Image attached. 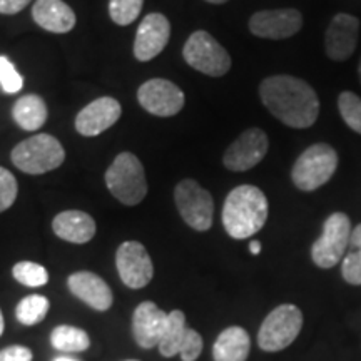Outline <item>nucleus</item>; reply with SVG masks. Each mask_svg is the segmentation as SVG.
Returning a JSON list of instances; mask_svg holds the SVG:
<instances>
[{
	"mask_svg": "<svg viewBox=\"0 0 361 361\" xmlns=\"http://www.w3.org/2000/svg\"><path fill=\"white\" fill-rule=\"evenodd\" d=\"M261 101L283 124L306 129L319 116V99L314 89L293 75H271L259 85Z\"/></svg>",
	"mask_w": 361,
	"mask_h": 361,
	"instance_id": "obj_1",
	"label": "nucleus"
},
{
	"mask_svg": "<svg viewBox=\"0 0 361 361\" xmlns=\"http://www.w3.org/2000/svg\"><path fill=\"white\" fill-rule=\"evenodd\" d=\"M268 219V200L259 188L251 184L234 188L228 194L223 207L226 233L234 239L255 236Z\"/></svg>",
	"mask_w": 361,
	"mask_h": 361,
	"instance_id": "obj_2",
	"label": "nucleus"
},
{
	"mask_svg": "<svg viewBox=\"0 0 361 361\" xmlns=\"http://www.w3.org/2000/svg\"><path fill=\"white\" fill-rule=\"evenodd\" d=\"M106 184L112 196L126 206L139 204L147 194L144 168L133 152L116 156L106 173Z\"/></svg>",
	"mask_w": 361,
	"mask_h": 361,
	"instance_id": "obj_3",
	"label": "nucleus"
},
{
	"mask_svg": "<svg viewBox=\"0 0 361 361\" xmlns=\"http://www.w3.org/2000/svg\"><path fill=\"white\" fill-rule=\"evenodd\" d=\"M16 168L27 174H44L57 169L66 159L62 144L51 134H35L17 144L12 151Z\"/></svg>",
	"mask_w": 361,
	"mask_h": 361,
	"instance_id": "obj_4",
	"label": "nucleus"
},
{
	"mask_svg": "<svg viewBox=\"0 0 361 361\" xmlns=\"http://www.w3.org/2000/svg\"><path fill=\"white\" fill-rule=\"evenodd\" d=\"M338 168V154L329 144L318 142L310 146L298 157L291 169V179L300 191H316L324 186Z\"/></svg>",
	"mask_w": 361,
	"mask_h": 361,
	"instance_id": "obj_5",
	"label": "nucleus"
},
{
	"mask_svg": "<svg viewBox=\"0 0 361 361\" xmlns=\"http://www.w3.org/2000/svg\"><path fill=\"white\" fill-rule=\"evenodd\" d=\"M183 56L192 69L211 78H221L231 69V57L228 51L206 30H197L189 35Z\"/></svg>",
	"mask_w": 361,
	"mask_h": 361,
	"instance_id": "obj_6",
	"label": "nucleus"
},
{
	"mask_svg": "<svg viewBox=\"0 0 361 361\" xmlns=\"http://www.w3.org/2000/svg\"><path fill=\"white\" fill-rule=\"evenodd\" d=\"M303 326V313L295 305H281L266 316L258 333L259 348L281 351L290 346Z\"/></svg>",
	"mask_w": 361,
	"mask_h": 361,
	"instance_id": "obj_7",
	"label": "nucleus"
},
{
	"mask_svg": "<svg viewBox=\"0 0 361 361\" xmlns=\"http://www.w3.org/2000/svg\"><path fill=\"white\" fill-rule=\"evenodd\" d=\"M351 223L345 213H333L324 221L323 234L311 247V258L319 268L328 269L336 266L345 256L351 238Z\"/></svg>",
	"mask_w": 361,
	"mask_h": 361,
	"instance_id": "obj_8",
	"label": "nucleus"
},
{
	"mask_svg": "<svg viewBox=\"0 0 361 361\" xmlns=\"http://www.w3.org/2000/svg\"><path fill=\"white\" fill-rule=\"evenodd\" d=\"M176 206L180 218L196 231H207L213 226V196L194 179H184L176 186Z\"/></svg>",
	"mask_w": 361,
	"mask_h": 361,
	"instance_id": "obj_9",
	"label": "nucleus"
},
{
	"mask_svg": "<svg viewBox=\"0 0 361 361\" xmlns=\"http://www.w3.org/2000/svg\"><path fill=\"white\" fill-rule=\"evenodd\" d=\"M268 147V135L263 129H246L231 146L226 149L223 164L226 166V169L234 171V173L252 169L264 159Z\"/></svg>",
	"mask_w": 361,
	"mask_h": 361,
	"instance_id": "obj_10",
	"label": "nucleus"
},
{
	"mask_svg": "<svg viewBox=\"0 0 361 361\" xmlns=\"http://www.w3.org/2000/svg\"><path fill=\"white\" fill-rule=\"evenodd\" d=\"M116 264L123 283L133 290L147 286L154 274L151 256L146 247L137 241H126L119 246Z\"/></svg>",
	"mask_w": 361,
	"mask_h": 361,
	"instance_id": "obj_11",
	"label": "nucleus"
},
{
	"mask_svg": "<svg viewBox=\"0 0 361 361\" xmlns=\"http://www.w3.org/2000/svg\"><path fill=\"white\" fill-rule=\"evenodd\" d=\"M137 101L149 114L171 117L184 107V92L171 80L151 79L139 87Z\"/></svg>",
	"mask_w": 361,
	"mask_h": 361,
	"instance_id": "obj_12",
	"label": "nucleus"
},
{
	"mask_svg": "<svg viewBox=\"0 0 361 361\" xmlns=\"http://www.w3.org/2000/svg\"><path fill=\"white\" fill-rule=\"evenodd\" d=\"M301 27H303V16L296 8L261 11L250 19V30L261 39H288L300 32Z\"/></svg>",
	"mask_w": 361,
	"mask_h": 361,
	"instance_id": "obj_13",
	"label": "nucleus"
},
{
	"mask_svg": "<svg viewBox=\"0 0 361 361\" xmlns=\"http://www.w3.org/2000/svg\"><path fill=\"white\" fill-rule=\"evenodd\" d=\"M171 37V24L162 13H149L137 27L134 40V56L139 62H149L159 56Z\"/></svg>",
	"mask_w": 361,
	"mask_h": 361,
	"instance_id": "obj_14",
	"label": "nucleus"
},
{
	"mask_svg": "<svg viewBox=\"0 0 361 361\" xmlns=\"http://www.w3.org/2000/svg\"><path fill=\"white\" fill-rule=\"evenodd\" d=\"M360 37V20L350 13H338L329 22L324 47L331 61L343 62L353 56Z\"/></svg>",
	"mask_w": 361,
	"mask_h": 361,
	"instance_id": "obj_15",
	"label": "nucleus"
},
{
	"mask_svg": "<svg viewBox=\"0 0 361 361\" xmlns=\"http://www.w3.org/2000/svg\"><path fill=\"white\" fill-rule=\"evenodd\" d=\"M123 114V107L114 97H101L92 101L75 117V129L85 137L102 134L114 126Z\"/></svg>",
	"mask_w": 361,
	"mask_h": 361,
	"instance_id": "obj_16",
	"label": "nucleus"
},
{
	"mask_svg": "<svg viewBox=\"0 0 361 361\" xmlns=\"http://www.w3.org/2000/svg\"><path fill=\"white\" fill-rule=\"evenodd\" d=\"M169 314L157 308L152 301H144L135 308L133 316L134 340L142 348L159 346L161 338L168 328Z\"/></svg>",
	"mask_w": 361,
	"mask_h": 361,
	"instance_id": "obj_17",
	"label": "nucleus"
},
{
	"mask_svg": "<svg viewBox=\"0 0 361 361\" xmlns=\"http://www.w3.org/2000/svg\"><path fill=\"white\" fill-rule=\"evenodd\" d=\"M69 290L80 301L97 311H107L112 305V291L107 283L97 274L89 271H79L69 276Z\"/></svg>",
	"mask_w": 361,
	"mask_h": 361,
	"instance_id": "obj_18",
	"label": "nucleus"
},
{
	"mask_svg": "<svg viewBox=\"0 0 361 361\" xmlns=\"http://www.w3.org/2000/svg\"><path fill=\"white\" fill-rule=\"evenodd\" d=\"M35 24L52 34L71 32L75 25V13L62 0H35L32 7Z\"/></svg>",
	"mask_w": 361,
	"mask_h": 361,
	"instance_id": "obj_19",
	"label": "nucleus"
},
{
	"mask_svg": "<svg viewBox=\"0 0 361 361\" xmlns=\"http://www.w3.org/2000/svg\"><path fill=\"white\" fill-rule=\"evenodd\" d=\"M54 233L64 241L74 243V245H84L89 243L96 234V221L84 211H64L57 214L52 223Z\"/></svg>",
	"mask_w": 361,
	"mask_h": 361,
	"instance_id": "obj_20",
	"label": "nucleus"
},
{
	"mask_svg": "<svg viewBox=\"0 0 361 361\" xmlns=\"http://www.w3.org/2000/svg\"><path fill=\"white\" fill-rule=\"evenodd\" d=\"M250 335L239 326L224 329L214 343V361H246L250 355Z\"/></svg>",
	"mask_w": 361,
	"mask_h": 361,
	"instance_id": "obj_21",
	"label": "nucleus"
},
{
	"mask_svg": "<svg viewBox=\"0 0 361 361\" xmlns=\"http://www.w3.org/2000/svg\"><path fill=\"white\" fill-rule=\"evenodd\" d=\"M12 116L24 130H35L42 128L47 121V106L37 94H27L13 104Z\"/></svg>",
	"mask_w": 361,
	"mask_h": 361,
	"instance_id": "obj_22",
	"label": "nucleus"
},
{
	"mask_svg": "<svg viewBox=\"0 0 361 361\" xmlns=\"http://www.w3.org/2000/svg\"><path fill=\"white\" fill-rule=\"evenodd\" d=\"M188 326H186V316H184L183 311L174 310L169 313L168 318V328H166L164 335L161 338L159 348L162 356H171L179 355L180 348H183V343L186 340L188 335Z\"/></svg>",
	"mask_w": 361,
	"mask_h": 361,
	"instance_id": "obj_23",
	"label": "nucleus"
},
{
	"mask_svg": "<svg viewBox=\"0 0 361 361\" xmlns=\"http://www.w3.org/2000/svg\"><path fill=\"white\" fill-rule=\"evenodd\" d=\"M341 274L346 283L360 286L361 284V224L351 231L348 255L343 258Z\"/></svg>",
	"mask_w": 361,
	"mask_h": 361,
	"instance_id": "obj_24",
	"label": "nucleus"
},
{
	"mask_svg": "<svg viewBox=\"0 0 361 361\" xmlns=\"http://www.w3.org/2000/svg\"><path fill=\"white\" fill-rule=\"evenodd\" d=\"M51 343L56 350L74 353V351L87 350L90 340L84 329L64 324V326H57L54 329L51 335Z\"/></svg>",
	"mask_w": 361,
	"mask_h": 361,
	"instance_id": "obj_25",
	"label": "nucleus"
},
{
	"mask_svg": "<svg viewBox=\"0 0 361 361\" xmlns=\"http://www.w3.org/2000/svg\"><path fill=\"white\" fill-rule=\"evenodd\" d=\"M49 300L40 295H30L24 298L19 305H17L16 314L17 319L25 326H34L42 322L45 314L49 313Z\"/></svg>",
	"mask_w": 361,
	"mask_h": 361,
	"instance_id": "obj_26",
	"label": "nucleus"
},
{
	"mask_svg": "<svg viewBox=\"0 0 361 361\" xmlns=\"http://www.w3.org/2000/svg\"><path fill=\"white\" fill-rule=\"evenodd\" d=\"M12 274L20 284L29 288L44 286L49 281L47 269L42 264L32 263V261H20V263H17L13 266Z\"/></svg>",
	"mask_w": 361,
	"mask_h": 361,
	"instance_id": "obj_27",
	"label": "nucleus"
},
{
	"mask_svg": "<svg viewBox=\"0 0 361 361\" xmlns=\"http://www.w3.org/2000/svg\"><path fill=\"white\" fill-rule=\"evenodd\" d=\"M338 109L345 124L355 133L361 134V99L355 92L345 90L338 97Z\"/></svg>",
	"mask_w": 361,
	"mask_h": 361,
	"instance_id": "obj_28",
	"label": "nucleus"
},
{
	"mask_svg": "<svg viewBox=\"0 0 361 361\" xmlns=\"http://www.w3.org/2000/svg\"><path fill=\"white\" fill-rule=\"evenodd\" d=\"M144 0H109V16L117 25H129L142 11Z\"/></svg>",
	"mask_w": 361,
	"mask_h": 361,
	"instance_id": "obj_29",
	"label": "nucleus"
},
{
	"mask_svg": "<svg viewBox=\"0 0 361 361\" xmlns=\"http://www.w3.org/2000/svg\"><path fill=\"white\" fill-rule=\"evenodd\" d=\"M0 87L7 94H16L24 87V78L6 56H0Z\"/></svg>",
	"mask_w": 361,
	"mask_h": 361,
	"instance_id": "obj_30",
	"label": "nucleus"
},
{
	"mask_svg": "<svg viewBox=\"0 0 361 361\" xmlns=\"http://www.w3.org/2000/svg\"><path fill=\"white\" fill-rule=\"evenodd\" d=\"M17 192H19L17 179L13 178L11 171L0 168V213H4L16 202Z\"/></svg>",
	"mask_w": 361,
	"mask_h": 361,
	"instance_id": "obj_31",
	"label": "nucleus"
},
{
	"mask_svg": "<svg viewBox=\"0 0 361 361\" xmlns=\"http://www.w3.org/2000/svg\"><path fill=\"white\" fill-rule=\"evenodd\" d=\"M202 351V338L197 331L189 328L186 340L183 343V348H180V358L183 361H196L200 358Z\"/></svg>",
	"mask_w": 361,
	"mask_h": 361,
	"instance_id": "obj_32",
	"label": "nucleus"
},
{
	"mask_svg": "<svg viewBox=\"0 0 361 361\" xmlns=\"http://www.w3.org/2000/svg\"><path fill=\"white\" fill-rule=\"evenodd\" d=\"M0 361H32V351L25 346H8L0 351Z\"/></svg>",
	"mask_w": 361,
	"mask_h": 361,
	"instance_id": "obj_33",
	"label": "nucleus"
},
{
	"mask_svg": "<svg viewBox=\"0 0 361 361\" xmlns=\"http://www.w3.org/2000/svg\"><path fill=\"white\" fill-rule=\"evenodd\" d=\"M30 2H32V0H0V13L13 16V13H19L20 11H24Z\"/></svg>",
	"mask_w": 361,
	"mask_h": 361,
	"instance_id": "obj_34",
	"label": "nucleus"
},
{
	"mask_svg": "<svg viewBox=\"0 0 361 361\" xmlns=\"http://www.w3.org/2000/svg\"><path fill=\"white\" fill-rule=\"evenodd\" d=\"M250 251H251V255H259L261 252V243L259 241H251V245H250Z\"/></svg>",
	"mask_w": 361,
	"mask_h": 361,
	"instance_id": "obj_35",
	"label": "nucleus"
},
{
	"mask_svg": "<svg viewBox=\"0 0 361 361\" xmlns=\"http://www.w3.org/2000/svg\"><path fill=\"white\" fill-rule=\"evenodd\" d=\"M4 326H6V324H4V314H2V311H0V336H2V333H4Z\"/></svg>",
	"mask_w": 361,
	"mask_h": 361,
	"instance_id": "obj_36",
	"label": "nucleus"
},
{
	"mask_svg": "<svg viewBox=\"0 0 361 361\" xmlns=\"http://www.w3.org/2000/svg\"><path fill=\"white\" fill-rule=\"evenodd\" d=\"M54 361H78V360H74V358H67V356H61V358H56Z\"/></svg>",
	"mask_w": 361,
	"mask_h": 361,
	"instance_id": "obj_37",
	"label": "nucleus"
},
{
	"mask_svg": "<svg viewBox=\"0 0 361 361\" xmlns=\"http://www.w3.org/2000/svg\"><path fill=\"white\" fill-rule=\"evenodd\" d=\"M206 2H209V4H226L228 0H206Z\"/></svg>",
	"mask_w": 361,
	"mask_h": 361,
	"instance_id": "obj_38",
	"label": "nucleus"
},
{
	"mask_svg": "<svg viewBox=\"0 0 361 361\" xmlns=\"http://www.w3.org/2000/svg\"><path fill=\"white\" fill-rule=\"evenodd\" d=\"M358 79H360V84H361V59H360V64H358Z\"/></svg>",
	"mask_w": 361,
	"mask_h": 361,
	"instance_id": "obj_39",
	"label": "nucleus"
}]
</instances>
